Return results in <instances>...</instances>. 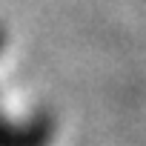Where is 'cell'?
I'll return each instance as SVG.
<instances>
[{"mask_svg": "<svg viewBox=\"0 0 146 146\" xmlns=\"http://www.w3.org/2000/svg\"><path fill=\"white\" fill-rule=\"evenodd\" d=\"M52 137V123L46 117L15 120L0 112V146H46Z\"/></svg>", "mask_w": 146, "mask_h": 146, "instance_id": "6da1fadb", "label": "cell"}]
</instances>
